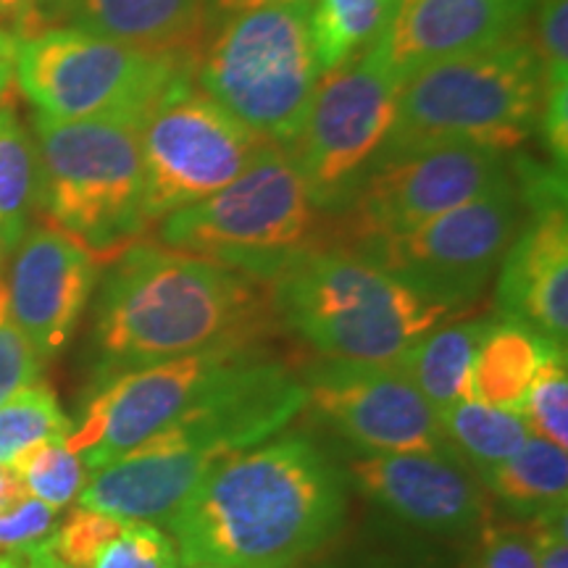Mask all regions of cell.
<instances>
[{
  "label": "cell",
  "mask_w": 568,
  "mask_h": 568,
  "mask_svg": "<svg viewBox=\"0 0 568 568\" xmlns=\"http://www.w3.org/2000/svg\"><path fill=\"white\" fill-rule=\"evenodd\" d=\"M71 418L63 414L59 397L48 385H34L13 393L0 403V466L17 468L32 447L67 443Z\"/></svg>",
  "instance_id": "4316f807"
},
{
  "label": "cell",
  "mask_w": 568,
  "mask_h": 568,
  "mask_svg": "<svg viewBox=\"0 0 568 568\" xmlns=\"http://www.w3.org/2000/svg\"><path fill=\"white\" fill-rule=\"evenodd\" d=\"M0 568H27L19 556H0Z\"/></svg>",
  "instance_id": "7bdbcfd3"
},
{
  "label": "cell",
  "mask_w": 568,
  "mask_h": 568,
  "mask_svg": "<svg viewBox=\"0 0 568 568\" xmlns=\"http://www.w3.org/2000/svg\"><path fill=\"white\" fill-rule=\"evenodd\" d=\"M19 38L9 30H0V101L13 82V61H17Z\"/></svg>",
  "instance_id": "ab89813d"
},
{
  "label": "cell",
  "mask_w": 568,
  "mask_h": 568,
  "mask_svg": "<svg viewBox=\"0 0 568 568\" xmlns=\"http://www.w3.org/2000/svg\"><path fill=\"white\" fill-rule=\"evenodd\" d=\"M268 297L282 326L339 364L393 366L450 316L347 243L305 253Z\"/></svg>",
  "instance_id": "277c9868"
},
{
  "label": "cell",
  "mask_w": 568,
  "mask_h": 568,
  "mask_svg": "<svg viewBox=\"0 0 568 568\" xmlns=\"http://www.w3.org/2000/svg\"><path fill=\"white\" fill-rule=\"evenodd\" d=\"M287 148L268 145L237 180L159 222L161 245L272 284L297 258L329 243Z\"/></svg>",
  "instance_id": "8992f818"
},
{
  "label": "cell",
  "mask_w": 568,
  "mask_h": 568,
  "mask_svg": "<svg viewBox=\"0 0 568 568\" xmlns=\"http://www.w3.org/2000/svg\"><path fill=\"white\" fill-rule=\"evenodd\" d=\"M21 497H27V487H24V479H21V474L17 468L0 466V508L11 506V503L21 500Z\"/></svg>",
  "instance_id": "60d3db41"
},
{
  "label": "cell",
  "mask_w": 568,
  "mask_h": 568,
  "mask_svg": "<svg viewBox=\"0 0 568 568\" xmlns=\"http://www.w3.org/2000/svg\"><path fill=\"white\" fill-rule=\"evenodd\" d=\"M0 268H6V266H0Z\"/></svg>",
  "instance_id": "f6af8a7d"
},
{
  "label": "cell",
  "mask_w": 568,
  "mask_h": 568,
  "mask_svg": "<svg viewBox=\"0 0 568 568\" xmlns=\"http://www.w3.org/2000/svg\"><path fill=\"white\" fill-rule=\"evenodd\" d=\"M24 556H27V560H24L27 568H69V566L63 564V560L51 550V545H48V539H45V542L34 545V548L27 550Z\"/></svg>",
  "instance_id": "b9f144b4"
},
{
  "label": "cell",
  "mask_w": 568,
  "mask_h": 568,
  "mask_svg": "<svg viewBox=\"0 0 568 568\" xmlns=\"http://www.w3.org/2000/svg\"><path fill=\"white\" fill-rule=\"evenodd\" d=\"M439 424L453 458L477 479L506 464L531 437L529 424L518 410L493 408L479 400L453 403L439 410Z\"/></svg>",
  "instance_id": "cb8c5ba5"
},
{
  "label": "cell",
  "mask_w": 568,
  "mask_h": 568,
  "mask_svg": "<svg viewBox=\"0 0 568 568\" xmlns=\"http://www.w3.org/2000/svg\"><path fill=\"white\" fill-rule=\"evenodd\" d=\"M55 531V508L27 495L0 508V552H27Z\"/></svg>",
  "instance_id": "836d02e7"
},
{
  "label": "cell",
  "mask_w": 568,
  "mask_h": 568,
  "mask_svg": "<svg viewBox=\"0 0 568 568\" xmlns=\"http://www.w3.org/2000/svg\"><path fill=\"white\" fill-rule=\"evenodd\" d=\"M311 3L261 6L219 21L195 55V82L247 130L293 148L322 82Z\"/></svg>",
  "instance_id": "52a82bcc"
},
{
  "label": "cell",
  "mask_w": 568,
  "mask_h": 568,
  "mask_svg": "<svg viewBox=\"0 0 568 568\" xmlns=\"http://www.w3.org/2000/svg\"><path fill=\"white\" fill-rule=\"evenodd\" d=\"M510 180L508 155L474 145H426L382 159L337 219L347 243L400 234Z\"/></svg>",
  "instance_id": "5bb4252c"
},
{
  "label": "cell",
  "mask_w": 568,
  "mask_h": 568,
  "mask_svg": "<svg viewBox=\"0 0 568 568\" xmlns=\"http://www.w3.org/2000/svg\"><path fill=\"white\" fill-rule=\"evenodd\" d=\"M42 376V358L27 343L21 329L13 324L6 295L3 268H0V403L9 400L13 393L34 385Z\"/></svg>",
  "instance_id": "1f68e13d"
},
{
  "label": "cell",
  "mask_w": 568,
  "mask_h": 568,
  "mask_svg": "<svg viewBox=\"0 0 568 568\" xmlns=\"http://www.w3.org/2000/svg\"><path fill=\"white\" fill-rule=\"evenodd\" d=\"M535 45L545 69V92L568 88V0H537Z\"/></svg>",
  "instance_id": "d6a6232c"
},
{
  "label": "cell",
  "mask_w": 568,
  "mask_h": 568,
  "mask_svg": "<svg viewBox=\"0 0 568 568\" xmlns=\"http://www.w3.org/2000/svg\"><path fill=\"white\" fill-rule=\"evenodd\" d=\"M500 261L497 318L529 326L552 345L568 339V213L566 203L527 209Z\"/></svg>",
  "instance_id": "d6986e66"
},
{
  "label": "cell",
  "mask_w": 568,
  "mask_h": 568,
  "mask_svg": "<svg viewBox=\"0 0 568 568\" xmlns=\"http://www.w3.org/2000/svg\"><path fill=\"white\" fill-rule=\"evenodd\" d=\"M316 568H347V566H337V564H322V566H316Z\"/></svg>",
  "instance_id": "ee69618b"
},
{
  "label": "cell",
  "mask_w": 568,
  "mask_h": 568,
  "mask_svg": "<svg viewBox=\"0 0 568 568\" xmlns=\"http://www.w3.org/2000/svg\"><path fill=\"white\" fill-rule=\"evenodd\" d=\"M305 408V385L268 351L124 458L88 474L82 508L166 524L213 466L280 435Z\"/></svg>",
  "instance_id": "3957f363"
},
{
  "label": "cell",
  "mask_w": 568,
  "mask_h": 568,
  "mask_svg": "<svg viewBox=\"0 0 568 568\" xmlns=\"http://www.w3.org/2000/svg\"><path fill=\"white\" fill-rule=\"evenodd\" d=\"M180 552L172 535L159 524L130 521L119 537L92 558L90 568H180Z\"/></svg>",
  "instance_id": "f546056e"
},
{
  "label": "cell",
  "mask_w": 568,
  "mask_h": 568,
  "mask_svg": "<svg viewBox=\"0 0 568 568\" xmlns=\"http://www.w3.org/2000/svg\"><path fill=\"white\" fill-rule=\"evenodd\" d=\"M542 103L545 69L527 32L429 63L400 84L379 161L426 145H474L508 155L539 132Z\"/></svg>",
  "instance_id": "5b68a950"
},
{
  "label": "cell",
  "mask_w": 568,
  "mask_h": 568,
  "mask_svg": "<svg viewBox=\"0 0 568 568\" xmlns=\"http://www.w3.org/2000/svg\"><path fill=\"white\" fill-rule=\"evenodd\" d=\"M474 568H539L537 542L529 527H487L481 531Z\"/></svg>",
  "instance_id": "e575fe53"
},
{
  "label": "cell",
  "mask_w": 568,
  "mask_h": 568,
  "mask_svg": "<svg viewBox=\"0 0 568 568\" xmlns=\"http://www.w3.org/2000/svg\"><path fill=\"white\" fill-rule=\"evenodd\" d=\"M38 195V145L17 111L0 103V266H6L13 247L30 230Z\"/></svg>",
  "instance_id": "d4e9b609"
},
{
  "label": "cell",
  "mask_w": 568,
  "mask_h": 568,
  "mask_svg": "<svg viewBox=\"0 0 568 568\" xmlns=\"http://www.w3.org/2000/svg\"><path fill=\"white\" fill-rule=\"evenodd\" d=\"M351 479L305 432L211 468L166 521L184 568H295L345 527Z\"/></svg>",
  "instance_id": "6da1fadb"
},
{
  "label": "cell",
  "mask_w": 568,
  "mask_h": 568,
  "mask_svg": "<svg viewBox=\"0 0 568 568\" xmlns=\"http://www.w3.org/2000/svg\"><path fill=\"white\" fill-rule=\"evenodd\" d=\"M347 479L397 521L439 537L468 535L487 518L479 479L453 456L361 453Z\"/></svg>",
  "instance_id": "e0dca14e"
},
{
  "label": "cell",
  "mask_w": 568,
  "mask_h": 568,
  "mask_svg": "<svg viewBox=\"0 0 568 568\" xmlns=\"http://www.w3.org/2000/svg\"><path fill=\"white\" fill-rule=\"evenodd\" d=\"M531 535H535L537 542L539 568H568L566 510L535 518L531 521Z\"/></svg>",
  "instance_id": "d590c367"
},
{
  "label": "cell",
  "mask_w": 568,
  "mask_h": 568,
  "mask_svg": "<svg viewBox=\"0 0 568 568\" xmlns=\"http://www.w3.org/2000/svg\"><path fill=\"white\" fill-rule=\"evenodd\" d=\"M264 353L261 339L230 343L98 382L63 445L80 456L84 471H98L201 406Z\"/></svg>",
  "instance_id": "8fae6325"
},
{
  "label": "cell",
  "mask_w": 568,
  "mask_h": 568,
  "mask_svg": "<svg viewBox=\"0 0 568 568\" xmlns=\"http://www.w3.org/2000/svg\"><path fill=\"white\" fill-rule=\"evenodd\" d=\"M264 282L161 243H132L109 261L92 311V385L272 329Z\"/></svg>",
  "instance_id": "7a4b0ae2"
},
{
  "label": "cell",
  "mask_w": 568,
  "mask_h": 568,
  "mask_svg": "<svg viewBox=\"0 0 568 568\" xmlns=\"http://www.w3.org/2000/svg\"><path fill=\"white\" fill-rule=\"evenodd\" d=\"M524 422L531 435L548 439L558 447H568V368L566 347L545 343L537 374L524 397Z\"/></svg>",
  "instance_id": "83f0119b"
},
{
  "label": "cell",
  "mask_w": 568,
  "mask_h": 568,
  "mask_svg": "<svg viewBox=\"0 0 568 568\" xmlns=\"http://www.w3.org/2000/svg\"><path fill=\"white\" fill-rule=\"evenodd\" d=\"M503 508L518 518L535 521L539 516L566 510L568 456L566 447L531 435L516 456L479 479Z\"/></svg>",
  "instance_id": "7402d4cb"
},
{
  "label": "cell",
  "mask_w": 568,
  "mask_h": 568,
  "mask_svg": "<svg viewBox=\"0 0 568 568\" xmlns=\"http://www.w3.org/2000/svg\"><path fill=\"white\" fill-rule=\"evenodd\" d=\"M268 142L205 95L195 67L163 92L140 124L142 213L148 226L219 193Z\"/></svg>",
  "instance_id": "30bf717a"
},
{
  "label": "cell",
  "mask_w": 568,
  "mask_h": 568,
  "mask_svg": "<svg viewBox=\"0 0 568 568\" xmlns=\"http://www.w3.org/2000/svg\"><path fill=\"white\" fill-rule=\"evenodd\" d=\"M305 406L364 453L453 456L437 408L393 366L326 361L303 376Z\"/></svg>",
  "instance_id": "9a60e30c"
},
{
  "label": "cell",
  "mask_w": 568,
  "mask_h": 568,
  "mask_svg": "<svg viewBox=\"0 0 568 568\" xmlns=\"http://www.w3.org/2000/svg\"><path fill=\"white\" fill-rule=\"evenodd\" d=\"M400 82L372 48L322 74L301 138L290 148L311 201L339 219L385 151L393 132Z\"/></svg>",
  "instance_id": "7c38bea8"
},
{
  "label": "cell",
  "mask_w": 568,
  "mask_h": 568,
  "mask_svg": "<svg viewBox=\"0 0 568 568\" xmlns=\"http://www.w3.org/2000/svg\"><path fill=\"white\" fill-rule=\"evenodd\" d=\"M17 471L24 479L27 495L38 497L55 510L69 506L82 493L84 479H88L80 456H74L63 443L32 447L17 464Z\"/></svg>",
  "instance_id": "f1b7e54d"
},
{
  "label": "cell",
  "mask_w": 568,
  "mask_h": 568,
  "mask_svg": "<svg viewBox=\"0 0 568 568\" xmlns=\"http://www.w3.org/2000/svg\"><path fill=\"white\" fill-rule=\"evenodd\" d=\"M74 24L148 51L197 53L203 0H80Z\"/></svg>",
  "instance_id": "ffe728a7"
},
{
  "label": "cell",
  "mask_w": 568,
  "mask_h": 568,
  "mask_svg": "<svg viewBox=\"0 0 568 568\" xmlns=\"http://www.w3.org/2000/svg\"><path fill=\"white\" fill-rule=\"evenodd\" d=\"M524 219L514 180L400 234L353 240L355 251L456 314L493 282Z\"/></svg>",
  "instance_id": "4fadbf2b"
},
{
  "label": "cell",
  "mask_w": 568,
  "mask_h": 568,
  "mask_svg": "<svg viewBox=\"0 0 568 568\" xmlns=\"http://www.w3.org/2000/svg\"><path fill=\"white\" fill-rule=\"evenodd\" d=\"M545 343L529 326L493 318L471 366V400L493 408L521 410L535 379Z\"/></svg>",
  "instance_id": "603a6c76"
},
{
  "label": "cell",
  "mask_w": 568,
  "mask_h": 568,
  "mask_svg": "<svg viewBox=\"0 0 568 568\" xmlns=\"http://www.w3.org/2000/svg\"><path fill=\"white\" fill-rule=\"evenodd\" d=\"M190 51H148L82 27H45L19 40L13 80L51 119H116L140 126L163 92L195 67Z\"/></svg>",
  "instance_id": "9c48e42d"
},
{
  "label": "cell",
  "mask_w": 568,
  "mask_h": 568,
  "mask_svg": "<svg viewBox=\"0 0 568 568\" xmlns=\"http://www.w3.org/2000/svg\"><path fill=\"white\" fill-rule=\"evenodd\" d=\"M40 27H55L63 19H74L80 0H32Z\"/></svg>",
  "instance_id": "f35d334b"
},
{
  "label": "cell",
  "mask_w": 568,
  "mask_h": 568,
  "mask_svg": "<svg viewBox=\"0 0 568 568\" xmlns=\"http://www.w3.org/2000/svg\"><path fill=\"white\" fill-rule=\"evenodd\" d=\"M276 3H311V0H203L205 24L216 27L219 21L230 19L234 13L261 9V6H276Z\"/></svg>",
  "instance_id": "74e56055"
},
{
  "label": "cell",
  "mask_w": 568,
  "mask_h": 568,
  "mask_svg": "<svg viewBox=\"0 0 568 568\" xmlns=\"http://www.w3.org/2000/svg\"><path fill=\"white\" fill-rule=\"evenodd\" d=\"M101 261L67 232L42 222L24 232L3 268L13 324L42 364L74 335L95 290Z\"/></svg>",
  "instance_id": "2e32d148"
},
{
  "label": "cell",
  "mask_w": 568,
  "mask_h": 568,
  "mask_svg": "<svg viewBox=\"0 0 568 568\" xmlns=\"http://www.w3.org/2000/svg\"><path fill=\"white\" fill-rule=\"evenodd\" d=\"M38 209L48 224L109 261L148 230L140 126L116 119L34 116Z\"/></svg>",
  "instance_id": "ba28073f"
},
{
  "label": "cell",
  "mask_w": 568,
  "mask_h": 568,
  "mask_svg": "<svg viewBox=\"0 0 568 568\" xmlns=\"http://www.w3.org/2000/svg\"><path fill=\"white\" fill-rule=\"evenodd\" d=\"M489 322L493 318L439 324L395 364L437 414L458 400H471V366Z\"/></svg>",
  "instance_id": "44dd1931"
},
{
  "label": "cell",
  "mask_w": 568,
  "mask_h": 568,
  "mask_svg": "<svg viewBox=\"0 0 568 568\" xmlns=\"http://www.w3.org/2000/svg\"><path fill=\"white\" fill-rule=\"evenodd\" d=\"M537 0H400L372 51L397 82L453 55L527 32Z\"/></svg>",
  "instance_id": "ac0fdd59"
},
{
  "label": "cell",
  "mask_w": 568,
  "mask_h": 568,
  "mask_svg": "<svg viewBox=\"0 0 568 568\" xmlns=\"http://www.w3.org/2000/svg\"><path fill=\"white\" fill-rule=\"evenodd\" d=\"M400 0H311V40L322 74L339 69L385 34Z\"/></svg>",
  "instance_id": "484cf974"
},
{
  "label": "cell",
  "mask_w": 568,
  "mask_h": 568,
  "mask_svg": "<svg viewBox=\"0 0 568 568\" xmlns=\"http://www.w3.org/2000/svg\"><path fill=\"white\" fill-rule=\"evenodd\" d=\"M124 518L101 514V510L77 508L61 529L48 537V545L69 568H90L92 558L101 552L113 537L126 529Z\"/></svg>",
  "instance_id": "4dcf8cb0"
},
{
  "label": "cell",
  "mask_w": 568,
  "mask_h": 568,
  "mask_svg": "<svg viewBox=\"0 0 568 568\" xmlns=\"http://www.w3.org/2000/svg\"><path fill=\"white\" fill-rule=\"evenodd\" d=\"M0 30H9L19 40L40 32L38 13H34L32 0H0Z\"/></svg>",
  "instance_id": "8d00e7d4"
}]
</instances>
